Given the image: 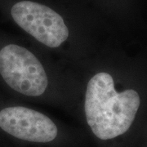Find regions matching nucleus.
<instances>
[{
	"label": "nucleus",
	"mask_w": 147,
	"mask_h": 147,
	"mask_svg": "<svg viewBox=\"0 0 147 147\" xmlns=\"http://www.w3.org/2000/svg\"><path fill=\"white\" fill-rule=\"evenodd\" d=\"M79 84L75 120L96 147H137L147 136L142 92L123 79L106 46L74 64Z\"/></svg>",
	"instance_id": "obj_1"
},
{
	"label": "nucleus",
	"mask_w": 147,
	"mask_h": 147,
	"mask_svg": "<svg viewBox=\"0 0 147 147\" xmlns=\"http://www.w3.org/2000/svg\"><path fill=\"white\" fill-rule=\"evenodd\" d=\"M0 131L26 146L88 147L91 144L79 126L17 101L0 106Z\"/></svg>",
	"instance_id": "obj_2"
},
{
	"label": "nucleus",
	"mask_w": 147,
	"mask_h": 147,
	"mask_svg": "<svg viewBox=\"0 0 147 147\" xmlns=\"http://www.w3.org/2000/svg\"><path fill=\"white\" fill-rule=\"evenodd\" d=\"M140 147H147V137L145 139V141L142 142V144L140 146Z\"/></svg>",
	"instance_id": "obj_3"
}]
</instances>
